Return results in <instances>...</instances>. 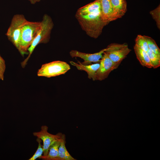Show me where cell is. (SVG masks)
I'll use <instances>...</instances> for the list:
<instances>
[{"label": "cell", "instance_id": "cell-1", "mask_svg": "<svg viewBox=\"0 0 160 160\" xmlns=\"http://www.w3.org/2000/svg\"><path fill=\"white\" fill-rule=\"evenodd\" d=\"M75 17L82 30L89 37L96 39L109 23L103 19L100 0H95L79 8Z\"/></svg>", "mask_w": 160, "mask_h": 160}, {"label": "cell", "instance_id": "cell-2", "mask_svg": "<svg viewBox=\"0 0 160 160\" xmlns=\"http://www.w3.org/2000/svg\"><path fill=\"white\" fill-rule=\"evenodd\" d=\"M41 22L29 21L27 20L22 26L18 49L23 55L28 49L36 37L41 26Z\"/></svg>", "mask_w": 160, "mask_h": 160}, {"label": "cell", "instance_id": "cell-3", "mask_svg": "<svg viewBox=\"0 0 160 160\" xmlns=\"http://www.w3.org/2000/svg\"><path fill=\"white\" fill-rule=\"evenodd\" d=\"M41 23L40 28L28 49V55L23 62V66L25 65L26 64L33 50L38 44L41 43H46L49 41L51 32L54 26L52 20L50 16L45 14Z\"/></svg>", "mask_w": 160, "mask_h": 160}, {"label": "cell", "instance_id": "cell-4", "mask_svg": "<svg viewBox=\"0 0 160 160\" xmlns=\"http://www.w3.org/2000/svg\"><path fill=\"white\" fill-rule=\"evenodd\" d=\"M71 68L66 62L55 61L43 64L37 72L39 76L50 78L65 74Z\"/></svg>", "mask_w": 160, "mask_h": 160}, {"label": "cell", "instance_id": "cell-5", "mask_svg": "<svg viewBox=\"0 0 160 160\" xmlns=\"http://www.w3.org/2000/svg\"><path fill=\"white\" fill-rule=\"evenodd\" d=\"M27 20L23 15H14L6 33L8 39L17 49L19 47L22 28Z\"/></svg>", "mask_w": 160, "mask_h": 160}, {"label": "cell", "instance_id": "cell-6", "mask_svg": "<svg viewBox=\"0 0 160 160\" xmlns=\"http://www.w3.org/2000/svg\"><path fill=\"white\" fill-rule=\"evenodd\" d=\"M104 52L114 63L120 64L131 51L127 43L122 44L113 43L105 48Z\"/></svg>", "mask_w": 160, "mask_h": 160}, {"label": "cell", "instance_id": "cell-7", "mask_svg": "<svg viewBox=\"0 0 160 160\" xmlns=\"http://www.w3.org/2000/svg\"><path fill=\"white\" fill-rule=\"evenodd\" d=\"M100 62V66L96 73V80L105 79L110 73L117 68L120 65L113 62L105 52Z\"/></svg>", "mask_w": 160, "mask_h": 160}, {"label": "cell", "instance_id": "cell-8", "mask_svg": "<svg viewBox=\"0 0 160 160\" xmlns=\"http://www.w3.org/2000/svg\"><path fill=\"white\" fill-rule=\"evenodd\" d=\"M48 129L47 126L43 125L41 127L40 131L33 133L34 136L40 139L43 141V156H46L47 155L50 147L62 134L61 133H58L55 135H53L48 132Z\"/></svg>", "mask_w": 160, "mask_h": 160}, {"label": "cell", "instance_id": "cell-9", "mask_svg": "<svg viewBox=\"0 0 160 160\" xmlns=\"http://www.w3.org/2000/svg\"><path fill=\"white\" fill-rule=\"evenodd\" d=\"M105 49H103L99 52L94 53L90 54L84 53L76 50H72L69 52L72 57H79L83 59L84 61L81 63L84 65L91 64L92 63L100 62L103 56Z\"/></svg>", "mask_w": 160, "mask_h": 160}, {"label": "cell", "instance_id": "cell-10", "mask_svg": "<svg viewBox=\"0 0 160 160\" xmlns=\"http://www.w3.org/2000/svg\"><path fill=\"white\" fill-rule=\"evenodd\" d=\"M113 12V21L122 17L127 10L126 0H110Z\"/></svg>", "mask_w": 160, "mask_h": 160}, {"label": "cell", "instance_id": "cell-11", "mask_svg": "<svg viewBox=\"0 0 160 160\" xmlns=\"http://www.w3.org/2000/svg\"><path fill=\"white\" fill-rule=\"evenodd\" d=\"M77 62L78 63L72 61H70V63L71 65L75 66L78 70L86 71L87 73L89 79H92L93 81L96 80V73L100 66V63L84 65L82 64L79 60H77Z\"/></svg>", "mask_w": 160, "mask_h": 160}, {"label": "cell", "instance_id": "cell-12", "mask_svg": "<svg viewBox=\"0 0 160 160\" xmlns=\"http://www.w3.org/2000/svg\"><path fill=\"white\" fill-rule=\"evenodd\" d=\"M104 20L109 23L113 21V12L110 0H100Z\"/></svg>", "mask_w": 160, "mask_h": 160}, {"label": "cell", "instance_id": "cell-13", "mask_svg": "<svg viewBox=\"0 0 160 160\" xmlns=\"http://www.w3.org/2000/svg\"><path fill=\"white\" fill-rule=\"evenodd\" d=\"M66 137L65 135L62 134L58 148L57 160H76L67 151L65 146Z\"/></svg>", "mask_w": 160, "mask_h": 160}, {"label": "cell", "instance_id": "cell-14", "mask_svg": "<svg viewBox=\"0 0 160 160\" xmlns=\"http://www.w3.org/2000/svg\"><path fill=\"white\" fill-rule=\"evenodd\" d=\"M134 49L136 57L141 65L143 66L148 68H152L150 59L147 52L141 49L135 44L134 47Z\"/></svg>", "mask_w": 160, "mask_h": 160}, {"label": "cell", "instance_id": "cell-15", "mask_svg": "<svg viewBox=\"0 0 160 160\" xmlns=\"http://www.w3.org/2000/svg\"><path fill=\"white\" fill-rule=\"evenodd\" d=\"M61 135L50 147L47 155L46 156H43L42 155L39 158L44 160H57Z\"/></svg>", "mask_w": 160, "mask_h": 160}, {"label": "cell", "instance_id": "cell-16", "mask_svg": "<svg viewBox=\"0 0 160 160\" xmlns=\"http://www.w3.org/2000/svg\"><path fill=\"white\" fill-rule=\"evenodd\" d=\"M143 36L147 41L149 49L155 54L160 56V49L155 40L150 37Z\"/></svg>", "mask_w": 160, "mask_h": 160}, {"label": "cell", "instance_id": "cell-17", "mask_svg": "<svg viewBox=\"0 0 160 160\" xmlns=\"http://www.w3.org/2000/svg\"><path fill=\"white\" fill-rule=\"evenodd\" d=\"M152 68H156L160 66V56L155 54L149 49L147 52Z\"/></svg>", "mask_w": 160, "mask_h": 160}, {"label": "cell", "instance_id": "cell-18", "mask_svg": "<svg viewBox=\"0 0 160 160\" xmlns=\"http://www.w3.org/2000/svg\"><path fill=\"white\" fill-rule=\"evenodd\" d=\"M135 44L146 52L149 49L147 42L143 36L140 35H137L135 39Z\"/></svg>", "mask_w": 160, "mask_h": 160}, {"label": "cell", "instance_id": "cell-19", "mask_svg": "<svg viewBox=\"0 0 160 160\" xmlns=\"http://www.w3.org/2000/svg\"><path fill=\"white\" fill-rule=\"evenodd\" d=\"M150 13L156 23V25L160 29V6L159 5L154 9L151 11Z\"/></svg>", "mask_w": 160, "mask_h": 160}, {"label": "cell", "instance_id": "cell-20", "mask_svg": "<svg viewBox=\"0 0 160 160\" xmlns=\"http://www.w3.org/2000/svg\"><path fill=\"white\" fill-rule=\"evenodd\" d=\"M36 141L38 143V148L33 155L28 159V160H35L42 156V154L43 153V145L41 144V140L37 138Z\"/></svg>", "mask_w": 160, "mask_h": 160}, {"label": "cell", "instance_id": "cell-21", "mask_svg": "<svg viewBox=\"0 0 160 160\" xmlns=\"http://www.w3.org/2000/svg\"><path fill=\"white\" fill-rule=\"evenodd\" d=\"M6 69L5 62L0 55V79L3 80L4 74Z\"/></svg>", "mask_w": 160, "mask_h": 160}, {"label": "cell", "instance_id": "cell-22", "mask_svg": "<svg viewBox=\"0 0 160 160\" xmlns=\"http://www.w3.org/2000/svg\"><path fill=\"white\" fill-rule=\"evenodd\" d=\"M31 4H34L41 0H28Z\"/></svg>", "mask_w": 160, "mask_h": 160}]
</instances>
